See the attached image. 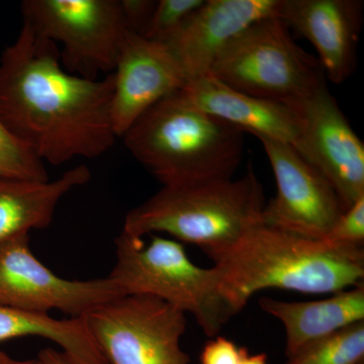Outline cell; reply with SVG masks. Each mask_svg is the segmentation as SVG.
<instances>
[{
	"label": "cell",
	"instance_id": "obj_25",
	"mask_svg": "<svg viewBox=\"0 0 364 364\" xmlns=\"http://www.w3.org/2000/svg\"><path fill=\"white\" fill-rule=\"evenodd\" d=\"M38 360L41 364H77L63 351L54 348H46L40 351Z\"/></svg>",
	"mask_w": 364,
	"mask_h": 364
},
{
	"label": "cell",
	"instance_id": "obj_21",
	"mask_svg": "<svg viewBox=\"0 0 364 364\" xmlns=\"http://www.w3.org/2000/svg\"><path fill=\"white\" fill-rule=\"evenodd\" d=\"M203 2L205 0H159L142 37L166 44Z\"/></svg>",
	"mask_w": 364,
	"mask_h": 364
},
{
	"label": "cell",
	"instance_id": "obj_24",
	"mask_svg": "<svg viewBox=\"0 0 364 364\" xmlns=\"http://www.w3.org/2000/svg\"><path fill=\"white\" fill-rule=\"evenodd\" d=\"M156 6L157 1L155 0H119V6L128 32L143 36Z\"/></svg>",
	"mask_w": 364,
	"mask_h": 364
},
{
	"label": "cell",
	"instance_id": "obj_27",
	"mask_svg": "<svg viewBox=\"0 0 364 364\" xmlns=\"http://www.w3.org/2000/svg\"><path fill=\"white\" fill-rule=\"evenodd\" d=\"M240 364H267V356L265 353L247 354Z\"/></svg>",
	"mask_w": 364,
	"mask_h": 364
},
{
	"label": "cell",
	"instance_id": "obj_11",
	"mask_svg": "<svg viewBox=\"0 0 364 364\" xmlns=\"http://www.w3.org/2000/svg\"><path fill=\"white\" fill-rule=\"evenodd\" d=\"M299 112L298 152L331 184L344 212L364 198V144L326 83L289 104Z\"/></svg>",
	"mask_w": 364,
	"mask_h": 364
},
{
	"label": "cell",
	"instance_id": "obj_12",
	"mask_svg": "<svg viewBox=\"0 0 364 364\" xmlns=\"http://www.w3.org/2000/svg\"><path fill=\"white\" fill-rule=\"evenodd\" d=\"M112 75V123L119 138L150 107L188 81L167 45L130 32L122 44Z\"/></svg>",
	"mask_w": 364,
	"mask_h": 364
},
{
	"label": "cell",
	"instance_id": "obj_19",
	"mask_svg": "<svg viewBox=\"0 0 364 364\" xmlns=\"http://www.w3.org/2000/svg\"><path fill=\"white\" fill-rule=\"evenodd\" d=\"M364 321L306 345L287 364H363Z\"/></svg>",
	"mask_w": 364,
	"mask_h": 364
},
{
	"label": "cell",
	"instance_id": "obj_26",
	"mask_svg": "<svg viewBox=\"0 0 364 364\" xmlns=\"http://www.w3.org/2000/svg\"><path fill=\"white\" fill-rule=\"evenodd\" d=\"M0 364H41L40 361L37 359H28V360H20L11 358V355L2 350L0 348Z\"/></svg>",
	"mask_w": 364,
	"mask_h": 364
},
{
	"label": "cell",
	"instance_id": "obj_20",
	"mask_svg": "<svg viewBox=\"0 0 364 364\" xmlns=\"http://www.w3.org/2000/svg\"><path fill=\"white\" fill-rule=\"evenodd\" d=\"M0 179L49 181L45 163L0 122Z\"/></svg>",
	"mask_w": 364,
	"mask_h": 364
},
{
	"label": "cell",
	"instance_id": "obj_14",
	"mask_svg": "<svg viewBox=\"0 0 364 364\" xmlns=\"http://www.w3.org/2000/svg\"><path fill=\"white\" fill-rule=\"evenodd\" d=\"M282 0H205L167 42L188 80L207 75L223 48L255 21L279 16Z\"/></svg>",
	"mask_w": 364,
	"mask_h": 364
},
{
	"label": "cell",
	"instance_id": "obj_2",
	"mask_svg": "<svg viewBox=\"0 0 364 364\" xmlns=\"http://www.w3.org/2000/svg\"><path fill=\"white\" fill-rule=\"evenodd\" d=\"M235 313L265 289L336 294L364 284V249L338 247L258 225L212 258Z\"/></svg>",
	"mask_w": 364,
	"mask_h": 364
},
{
	"label": "cell",
	"instance_id": "obj_9",
	"mask_svg": "<svg viewBox=\"0 0 364 364\" xmlns=\"http://www.w3.org/2000/svg\"><path fill=\"white\" fill-rule=\"evenodd\" d=\"M119 296L109 277L66 279L53 272L31 250L28 234L0 242V308L38 315L60 311L82 318Z\"/></svg>",
	"mask_w": 364,
	"mask_h": 364
},
{
	"label": "cell",
	"instance_id": "obj_7",
	"mask_svg": "<svg viewBox=\"0 0 364 364\" xmlns=\"http://www.w3.org/2000/svg\"><path fill=\"white\" fill-rule=\"evenodd\" d=\"M23 21L59 48L62 66L90 80L114 71L128 30L119 0H25Z\"/></svg>",
	"mask_w": 364,
	"mask_h": 364
},
{
	"label": "cell",
	"instance_id": "obj_28",
	"mask_svg": "<svg viewBox=\"0 0 364 364\" xmlns=\"http://www.w3.org/2000/svg\"><path fill=\"white\" fill-rule=\"evenodd\" d=\"M364 364V363H363Z\"/></svg>",
	"mask_w": 364,
	"mask_h": 364
},
{
	"label": "cell",
	"instance_id": "obj_22",
	"mask_svg": "<svg viewBox=\"0 0 364 364\" xmlns=\"http://www.w3.org/2000/svg\"><path fill=\"white\" fill-rule=\"evenodd\" d=\"M325 241L338 247L363 248L364 198L345 210Z\"/></svg>",
	"mask_w": 364,
	"mask_h": 364
},
{
	"label": "cell",
	"instance_id": "obj_4",
	"mask_svg": "<svg viewBox=\"0 0 364 364\" xmlns=\"http://www.w3.org/2000/svg\"><path fill=\"white\" fill-rule=\"evenodd\" d=\"M265 196L252 168L240 178L163 186L132 208L122 233L134 239L162 232L195 244L212 259L263 224Z\"/></svg>",
	"mask_w": 364,
	"mask_h": 364
},
{
	"label": "cell",
	"instance_id": "obj_17",
	"mask_svg": "<svg viewBox=\"0 0 364 364\" xmlns=\"http://www.w3.org/2000/svg\"><path fill=\"white\" fill-rule=\"evenodd\" d=\"M90 177V170L79 165L52 181L0 179V242L49 227L62 198Z\"/></svg>",
	"mask_w": 364,
	"mask_h": 364
},
{
	"label": "cell",
	"instance_id": "obj_3",
	"mask_svg": "<svg viewBox=\"0 0 364 364\" xmlns=\"http://www.w3.org/2000/svg\"><path fill=\"white\" fill-rule=\"evenodd\" d=\"M244 133L176 91L150 107L122 138L163 186H179L233 178L243 156Z\"/></svg>",
	"mask_w": 364,
	"mask_h": 364
},
{
	"label": "cell",
	"instance_id": "obj_23",
	"mask_svg": "<svg viewBox=\"0 0 364 364\" xmlns=\"http://www.w3.org/2000/svg\"><path fill=\"white\" fill-rule=\"evenodd\" d=\"M249 353L245 347H239L232 340L217 337L203 347L200 354L202 364H240Z\"/></svg>",
	"mask_w": 364,
	"mask_h": 364
},
{
	"label": "cell",
	"instance_id": "obj_13",
	"mask_svg": "<svg viewBox=\"0 0 364 364\" xmlns=\"http://www.w3.org/2000/svg\"><path fill=\"white\" fill-rule=\"evenodd\" d=\"M279 18L317 50L318 62L335 85L350 77L363 23L360 0H282Z\"/></svg>",
	"mask_w": 364,
	"mask_h": 364
},
{
	"label": "cell",
	"instance_id": "obj_10",
	"mask_svg": "<svg viewBox=\"0 0 364 364\" xmlns=\"http://www.w3.org/2000/svg\"><path fill=\"white\" fill-rule=\"evenodd\" d=\"M257 138L277 188L263 210V224L304 238L325 240L344 213L331 184L293 146L267 136Z\"/></svg>",
	"mask_w": 364,
	"mask_h": 364
},
{
	"label": "cell",
	"instance_id": "obj_15",
	"mask_svg": "<svg viewBox=\"0 0 364 364\" xmlns=\"http://www.w3.org/2000/svg\"><path fill=\"white\" fill-rule=\"evenodd\" d=\"M178 92L191 105L242 131L299 148L301 121L291 105L239 92L210 74L189 79Z\"/></svg>",
	"mask_w": 364,
	"mask_h": 364
},
{
	"label": "cell",
	"instance_id": "obj_16",
	"mask_svg": "<svg viewBox=\"0 0 364 364\" xmlns=\"http://www.w3.org/2000/svg\"><path fill=\"white\" fill-rule=\"evenodd\" d=\"M261 310L282 322L287 358L306 345L364 321V284L313 301L259 299Z\"/></svg>",
	"mask_w": 364,
	"mask_h": 364
},
{
	"label": "cell",
	"instance_id": "obj_8",
	"mask_svg": "<svg viewBox=\"0 0 364 364\" xmlns=\"http://www.w3.org/2000/svg\"><path fill=\"white\" fill-rule=\"evenodd\" d=\"M107 364H189L186 314L149 296H119L82 317Z\"/></svg>",
	"mask_w": 364,
	"mask_h": 364
},
{
	"label": "cell",
	"instance_id": "obj_1",
	"mask_svg": "<svg viewBox=\"0 0 364 364\" xmlns=\"http://www.w3.org/2000/svg\"><path fill=\"white\" fill-rule=\"evenodd\" d=\"M114 75L69 73L59 47L23 21L0 58V122L43 162L93 159L111 149Z\"/></svg>",
	"mask_w": 364,
	"mask_h": 364
},
{
	"label": "cell",
	"instance_id": "obj_5",
	"mask_svg": "<svg viewBox=\"0 0 364 364\" xmlns=\"http://www.w3.org/2000/svg\"><path fill=\"white\" fill-rule=\"evenodd\" d=\"M116 263L109 279L122 296H149L191 314L208 337H215L237 315L223 293L215 267H198L181 242L153 236L143 239L121 233L114 240Z\"/></svg>",
	"mask_w": 364,
	"mask_h": 364
},
{
	"label": "cell",
	"instance_id": "obj_6",
	"mask_svg": "<svg viewBox=\"0 0 364 364\" xmlns=\"http://www.w3.org/2000/svg\"><path fill=\"white\" fill-rule=\"evenodd\" d=\"M279 16L255 21L217 55L210 75L251 97L293 104L324 85L318 60L294 43Z\"/></svg>",
	"mask_w": 364,
	"mask_h": 364
},
{
	"label": "cell",
	"instance_id": "obj_18",
	"mask_svg": "<svg viewBox=\"0 0 364 364\" xmlns=\"http://www.w3.org/2000/svg\"><path fill=\"white\" fill-rule=\"evenodd\" d=\"M28 336L54 342L77 364H107L82 318L60 320L50 315L0 308V342Z\"/></svg>",
	"mask_w": 364,
	"mask_h": 364
}]
</instances>
